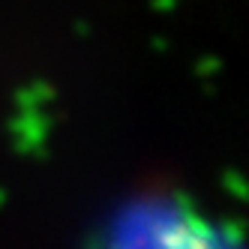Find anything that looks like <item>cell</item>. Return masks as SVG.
Listing matches in <instances>:
<instances>
[{
  "label": "cell",
  "instance_id": "obj_1",
  "mask_svg": "<svg viewBox=\"0 0 249 249\" xmlns=\"http://www.w3.org/2000/svg\"><path fill=\"white\" fill-rule=\"evenodd\" d=\"M111 249H219V243L183 210L150 204L126 216Z\"/></svg>",
  "mask_w": 249,
  "mask_h": 249
}]
</instances>
